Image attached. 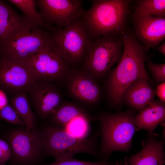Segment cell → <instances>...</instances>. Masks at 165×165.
I'll list each match as a JSON object with an SVG mask.
<instances>
[{"label": "cell", "instance_id": "603a6c76", "mask_svg": "<svg viewBox=\"0 0 165 165\" xmlns=\"http://www.w3.org/2000/svg\"><path fill=\"white\" fill-rule=\"evenodd\" d=\"M85 112L84 110L76 105L65 103L61 104L51 117L57 126L63 128L72 118Z\"/></svg>", "mask_w": 165, "mask_h": 165}, {"label": "cell", "instance_id": "8992f818", "mask_svg": "<svg viewBox=\"0 0 165 165\" xmlns=\"http://www.w3.org/2000/svg\"><path fill=\"white\" fill-rule=\"evenodd\" d=\"M123 53L121 35H107L92 41L83 58V71L101 77L118 63Z\"/></svg>", "mask_w": 165, "mask_h": 165}, {"label": "cell", "instance_id": "7402d4cb", "mask_svg": "<svg viewBox=\"0 0 165 165\" xmlns=\"http://www.w3.org/2000/svg\"><path fill=\"white\" fill-rule=\"evenodd\" d=\"M90 119L86 112L82 113L71 119L63 128L73 137L85 139L89 137L90 133Z\"/></svg>", "mask_w": 165, "mask_h": 165}, {"label": "cell", "instance_id": "e0dca14e", "mask_svg": "<svg viewBox=\"0 0 165 165\" xmlns=\"http://www.w3.org/2000/svg\"><path fill=\"white\" fill-rule=\"evenodd\" d=\"M165 119V104L160 100H153L136 115L135 122L138 130L147 131L149 135L153 134L156 127Z\"/></svg>", "mask_w": 165, "mask_h": 165}, {"label": "cell", "instance_id": "44dd1931", "mask_svg": "<svg viewBox=\"0 0 165 165\" xmlns=\"http://www.w3.org/2000/svg\"><path fill=\"white\" fill-rule=\"evenodd\" d=\"M134 17L147 16L165 17V0L136 1Z\"/></svg>", "mask_w": 165, "mask_h": 165}, {"label": "cell", "instance_id": "f546056e", "mask_svg": "<svg viewBox=\"0 0 165 165\" xmlns=\"http://www.w3.org/2000/svg\"><path fill=\"white\" fill-rule=\"evenodd\" d=\"M157 50L160 53L164 56L165 55V42H163L158 47Z\"/></svg>", "mask_w": 165, "mask_h": 165}, {"label": "cell", "instance_id": "52a82bcc", "mask_svg": "<svg viewBox=\"0 0 165 165\" xmlns=\"http://www.w3.org/2000/svg\"><path fill=\"white\" fill-rule=\"evenodd\" d=\"M53 33L52 45L69 64L79 62L93 41L80 19Z\"/></svg>", "mask_w": 165, "mask_h": 165}, {"label": "cell", "instance_id": "4dcf8cb0", "mask_svg": "<svg viewBox=\"0 0 165 165\" xmlns=\"http://www.w3.org/2000/svg\"><path fill=\"white\" fill-rule=\"evenodd\" d=\"M0 165H6L5 163H2L0 162Z\"/></svg>", "mask_w": 165, "mask_h": 165}, {"label": "cell", "instance_id": "cb8c5ba5", "mask_svg": "<svg viewBox=\"0 0 165 165\" xmlns=\"http://www.w3.org/2000/svg\"><path fill=\"white\" fill-rule=\"evenodd\" d=\"M0 119L14 125L26 126L13 107L8 104L0 109Z\"/></svg>", "mask_w": 165, "mask_h": 165}, {"label": "cell", "instance_id": "ac0fdd59", "mask_svg": "<svg viewBox=\"0 0 165 165\" xmlns=\"http://www.w3.org/2000/svg\"><path fill=\"white\" fill-rule=\"evenodd\" d=\"M25 22L23 17L0 1V44Z\"/></svg>", "mask_w": 165, "mask_h": 165}, {"label": "cell", "instance_id": "2e32d148", "mask_svg": "<svg viewBox=\"0 0 165 165\" xmlns=\"http://www.w3.org/2000/svg\"><path fill=\"white\" fill-rule=\"evenodd\" d=\"M155 90L148 80L140 78L134 81L124 91L122 97V103L139 112L146 108L156 96Z\"/></svg>", "mask_w": 165, "mask_h": 165}, {"label": "cell", "instance_id": "3957f363", "mask_svg": "<svg viewBox=\"0 0 165 165\" xmlns=\"http://www.w3.org/2000/svg\"><path fill=\"white\" fill-rule=\"evenodd\" d=\"M136 115L129 110L98 116L101 137L99 154L102 161L107 162L114 152H129L131 149L133 136L138 130Z\"/></svg>", "mask_w": 165, "mask_h": 165}, {"label": "cell", "instance_id": "d6986e66", "mask_svg": "<svg viewBox=\"0 0 165 165\" xmlns=\"http://www.w3.org/2000/svg\"><path fill=\"white\" fill-rule=\"evenodd\" d=\"M7 1L14 5L23 13L24 21L32 26L46 29L54 32L57 29L47 24L40 13L37 11L36 1L34 0H9Z\"/></svg>", "mask_w": 165, "mask_h": 165}, {"label": "cell", "instance_id": "7a4b0ae2", "mask_svg": "<svg viewBox=\"0 0 165 165\" xmlns=\"http://www.w3.org/2000/svg\"><path fill=\"white\" fill-rule=\"evenodd\" d=\"M131 1L95 0L85 12L82 21L90 37L97 39L107 35H121L125 31Z\"/></svg>", "mask_w": 165, "mask_h": 165}, {"label": "cell", "instance_id": "4fadbf2b", "mask_svg": "<svg viewBox=\"0 0 165 165\" xmlns=\"http://www.w3.org/2000/svg\"><path fill=\"white\" fill-rule=\"evenodd\" d=\"M136 38L149 50L165 38V17L147 16L134 17Z\"/></svg>", "mask_w": 165, "mask_h": 165}, {"label": "cell", "instance_id": "5bb4252c", "mask_svg": "<svg viewBox=\"0 0 165 165\" xmlns=\"http://www.w3.org/2000/svg\"><path fill=\"white\" fill-rule=\"evenodd\" d=\"M67 77L69 90L74 96L87 103L98 101L101 90L93 77L83 71H70Z\"/></svg>", "mask_w": 165, "mask_h": 165}, {"label": "cell", "instance_id": "8fae6325", "mask_svg": "<svg viewBox=\"0 0 165 165\" xmlns=\"http://www.w3.org/2000/svg\"><path fill=\"white\" fill-rule=\"evenodd\" d=\"M36 82L23 61H14L2 56L0 59L1 87L15 95L28 92Z\"/></svg>", "mask_w": 165, "mask_h": 165}, {"label": "cell", "instance_id": "6da1fadb", "mask_svg": "<svg viewBox=\"0 0 165 165\" xmlns=\"http://www.w3.org/2000/svg\"><path fill=\"white\" fill-rule=\"evenodd\" d=\"M123 53L117 65L110 72L106 88L111 101L114 104H122V97L125 90L140 78L149 80L145 63L148 50L129 31L121 35Z\"/></svg>", "mask_w": 165, "mask_h": 165}, {"label": "cell", "instance_id": "f1b7e54d", "mask_svg": "<svg viewBox=\"0 0 165 165\" xmlns=\"http://www.w3.org/2000/svg\"><path fill=\"white\" fill-rule=\"evenodd\" d=\"M8 160L0 146V162L5 163Z\"/></svg>", "mask_w": 165, "mask_h": 165}, {"label": "cell", "instance_id": "d4e9b609", "mask_svg": "<svg viewBox=\"0 0 165 165\" xmlns=\"http://www.w3.org/2000/svg\"><path fill=\"white\" fill-rule=\"evenodd\" d=\"M117 162L101 161L94 162L75 159L73 158L55 160L53 163L43 165H111L117 164Z\"/></svg>", "mask_w": 165, "mask_h": 165}, {"label": "cell", "instance_id": "ffe728a7", "mask_svg": "<svg viewBox=\"0 0 165 165\" xmlns=\"http://www.w3.org/2000/svg\"><path fill=\"white\" fill-rule=\"evenodd\" d=\"M26 93L22 92L14 95L11 99V103L27 128L32 130L34 129L36 119Z\"/></svg>", "mask_w": 165, "mask_h": 165}, {"label": "cell", "instance_id": "9c48e42d", "mask_svg": "<svg viewBox=\"0 0 165 165\" xmlns=\"http://www.w3.org/2000/svg\"><path fill=\"white\" fill-rule=\"evenodd\" d=\"M23 61L37 82H48L62 80L67 77L70 71L69 64L53 45Z\"/></svg>", "mask_w": 165, "mask_h": 165}, {"label": "cell", "instance_id": "9a60e30c", "mask_svg": "<svg viewBox=\"0 0 165 165\" xmlns=\"http://www.w3.org/2000/svg\"><path fill=\"white\" fill-rule=\"evenodd\" d=\"M140 151L127 158V165H164L165 164L164 139L159 140L149 135L142 143Z\"/></svg>", "mask_w": 165, "mask_h": 165}, {"label": "cell", "instance_id": "ba28073f", "mask_svg": "<svg viewBox=\"0 0 165 165\" xmlns=\"http://www.w3.org/2000/svg\"><path fill=\"white\" fill-rule=\"evenodd\" d=\"M9 140L15 164L36 165L40 161L44 146L43 131L27 128L16 130L10 134Z\"/></svg>", "mask_w": 165, "mask_h": 165}, {"label": "cell", "instance_id": "30bf717a", "mask_svg": "<svg viewBox=\"0 0 165 165\" xmlns=\"http://www.w3.org/2000/svg\"><path fill=\"white\" fill-rule=\"evenodd\" d=\"M36 2L45 22L52 27L56 28L53 26L57 27L58 29L80 20L85 12L81 0H39Z\"/></svg>", "mask_w": 165, "mask_h": 165}, {"label": "cell", "instance_id": "277c9868", "mask_svg": "<svg viewBox=\"0 0 165 165\" xmlns=\"http://www.w3.org/2000/svg\"><path fill=\"white\" fill-rule=\"evenodd\" d=\"M51 37L44 28L25 22L0 44V50L10 59H24L51 46Z\"/></svg>", "mask_w": 165, "mask_h": 165}, {"label": "cell", "instance_id": "484cf974", "mask_svg": "<svg viewBox=\"0 0 165 165\" xmlns=\"http://www.w3.org/2000/svg\"><path fill=\"white\" fill-rule=\"evenodd\" d=\"M148 67L152 77L157 83L161 84L165 81V64H156L147 60Z\"/></svg>", "mask_w": 165, "mask_h": 165}, {"label": "cell", "instance_id": "83f0119b", "mask_svg": "<svg viewBox=\"0 0 165 165\" xmlns=\"http://www.w3.org/2000/svg\"><path fill=\"white\" fill-rule=\"evenodd\" d=\"M6 96L5 93L0 90V109L8 103Z\"/></svg>", "mask_w": 165, "mask_h": 165}, {"label": "cell", "instance_id": "5b68a950", "mask_svg": "<svg viewBox=\"0 0 165 165\" xmlns=\"http://www.w3.org/2000/svg\"><path fill=\"white\" fill-rule=\"evenodd\" d=\"M43 132L45 138L44 152L55 160L73 158L80 153L98 156L97 135L80 139L57 126H48Z\"/></svg>", "mask_w": 165, "mask_h": 165}, {"label": "cell", "instance_id": "4316f807", "mask_svg": "<svg viewBox=\"0 0 165 165\" xmlns=\"http://www.w3.org/2000/svg\"><path fill=\"white\" fill-rule=\"evenodd\" d=\"M156 95L159 97L160 101L165 103V82L158 85L155 90Z\"/></svg>", "mask_w": 165, "mask_h": 165}, {"label": "cell", "instance_id": "7c38bea8", "mask_svg": "<svg viewBox=\"0 0 165 165\" xmlns=\"http://www.w3.org/2000/svg\"><path fill=\"white\" fill-rule=\"evenodd\" d=\"M28 92L38 114L42 118L51 117L61 104L60 94L49 82L36 81Z\"/></svg>", "mask_w": 165, "mask_h": 165}]
</instances>
